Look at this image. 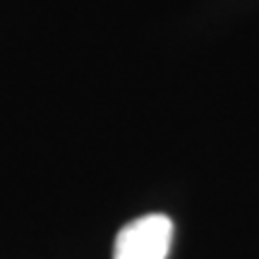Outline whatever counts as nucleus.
Masks as SVG:
<instances>
[{
  "label": "nucleus",
  "mask_w": 259,
  "mask_h": 259,
  "mask_svg": "<svg viewBox=\"0 0 259 259\" xmlns=\"http://www.w3.org/2000/svg\"><path fill=\"white\" fill-rule=\"evenodd\" d=\"M173 240V223L163 213H147L122 226L113 259H166Z\"/></svg>",
  "instance_id": "f257e3e1"
}]
</instances>
